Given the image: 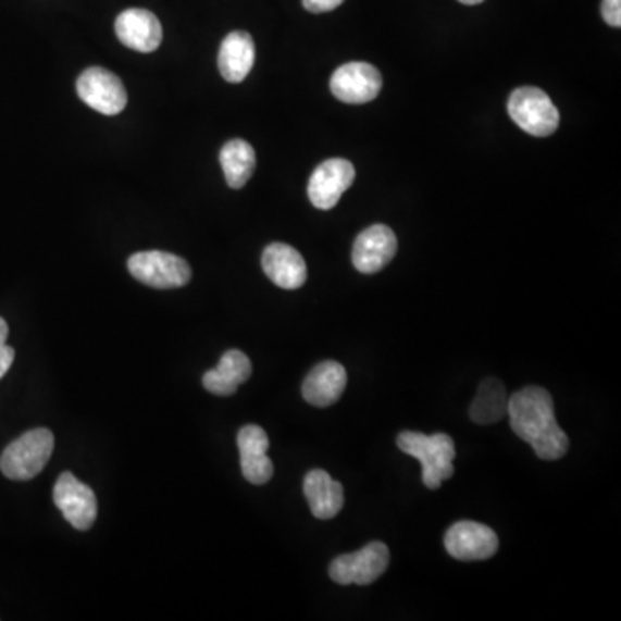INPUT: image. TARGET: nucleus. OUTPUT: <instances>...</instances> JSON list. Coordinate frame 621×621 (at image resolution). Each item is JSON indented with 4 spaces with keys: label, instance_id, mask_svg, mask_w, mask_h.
<instances>
[{
    "label": "nucleus",
    "instance_id": "a878e982",
    "mask_svg": "<svg viewBox=\"0 0 621 621\" xmlns=\"http://www.w3.org/2000/svg\"><path fill=\"white\" fill-rule=\"evenodd\" d=\"M459 2H461V4H467V5H476V4H482L484 0H459Z\"/></svg>",
    "mask_w": 621,
    "mask_h": 621
},
{
    "label": "nucleus",
    "instance_id": "0eeeda50",
    "mask_svg": "<svg viewBox=\"0 0 621 621\" xmlns=\"http://www.w3.org/2000/svg\"><path fill=\"white\" fill-rule=\"evenodd\" d=\"M76 92L85 104L105 116L122 113L128 100L122 79L104 67L85 70L76 82Z\"/></svg>",
    "mask_w": 621,
    "mask_h": 621
},
{
    "label": "nucleus",
    "instance_id": "423d86ee",
    "mask_svg": "<svg viewBox=\"0 0 621 621\" xmlns=\"http://www.w3.org/2000/svg\"><path fill=\"white\" fill-rule=\"evenodd\" d=\"M390 550L384 543H370L358 552L343 555L330 564V579L338 585H370L384 575Z\"/></svg>",
    "mask_w": 621,
    "mask_h": 621
},
{
    "label": "nucleus",
    "instance_id": "7ed1b4c3",
    "mask_svg": "<svg viewBox=\"0 0 621 621\" xmlns=\"http://www.w3.org/2000/svg\"><path fill=\"white\" fill-rule=\"evenodd\" d=\"M54 450V434L47 429L29 430L5 447L0 472L11 480H32L42 472Z\"/></svg>",
    "mask_w": 621,
    "mask_h": 621
},
{
    "label": "nucleus",
    "instance_id": "20e7f679",
    "mask_svg": "<svg viewBox=\"0 0 621 621\" xmlns=\"http://www.w3.org/2000/svg\"><path fill=\"white\" fill-rule=\"evenodd\" d=\"M508 113L523 132L534 137H549L559 126V111L544 90L517 88L508 100Z\"/></svg>",
    "mask_w": 621,
    "mask_h": 621
},
{
    "label": "nucleus",
    "instance_id": "f3484780",
    "mask_svg": "<svg viewBox=\"0 0 621 621\" xmlns=\"http://www.w3.org/2000/svg\"><path fill=\"white\" fill-rule=\"evenodd\" d=\"M252 375V363L243 350H226L216 368L202 376V385L214 396H232Z\"/></svg>",
    "mask_w": 621,
    "mask_h": 621
},
{
    "label": "nucleus",
    "instance_id": "f8f14e48",
    "mask_svg": "<svg viewBox=\"0 0 621 621\" xmlns=\"http://www.w3.org/2000/svg\"><path fill=\"white\" fill-rule=\"evenodd\" d=\"M397 252V238L387 225H373L356 238L352 264L367 275L378 273L393 261Z\"/></svg>",
    "mask_w": 621,
    "mask_h": 621
},
{
    "label": "nucleus",
    "instance_id": "aec40b11",
    "mask_svg": "<svg viewBox=\"0 0 621 621\" xmlns=\"http://www.w3.org/2000/svg\"><path fill=\"white\" fill-rule=\"evenodd\" d=\"M470 417L479 425H494L508 417V396L500 380L487 378L480 384L470 408Z\"/></svg>",
    "mask_w": 621,
    "mask_h": 621
},
{
    "label": "nucleus",
    "instance_id": "9b49d317",
    "mask_svg": "<svg viewBox=\"0 0 621 621\" xmlns=\"http://www.w3.org/2000/svg\"><path fill=\"white\" fill-rule=\"evenodd\" d=\"M444 546L459 561H484L499 549V538L490 526L476 522H458L447 530Z\"/></svg>",
    "mask_w": 621,
    "mask_h": 621
},
{
    "label": "nucleus",
    "instance_id": "dca6fc26",
    "mask_svg": "<svg viewBox=\"0 0 621 621\" xmlns=\"http://www.w3.org/2000/svg\"><path fill=\"white\" fill-rule=\"evenodd\" d=\"M346 385V368L337 361H323L306 376L302 397L314 408H328L343 397Z\"/></svg>",
    "mask_w": 621,
    "mask_h": 621
},
{
    "label": "nucleus",
    "instance_id": "2eb2a0df",
    "mask_svg": "<svg viewBox=\"0 0 621 621\" xmlns=\"http://www.w3.org/2000/svg\"><path fill=\"white\" fill-rule=\"evenodd\" d=\"M263 270L273 284L285 290H296L308 280V266L299 250L287 244L276 243L263 252Z\"/></svg>",
    "mask_w": 621,
    "mask_h": 621
},
{
    "label": "nucleus",
    "instance_id": "1a4fd4ad",
    "mask_svg": "<svg viewBox=\"0 0 621 621\" xmlns=\"http://www.w3.org/2000/svg\"><path fill=\"white\" fill-rule=\"evenodd\" d=\"M382 75L368 63H347L335 70L330 79V90L346 104H367L378 97Z\"/></svg>",
    "mask_w": 621,
    "mask_h": 621
},
{
    "label": "nucleus",
    "instance_id": "6ab92c4d",
    "mask_svg": "<svg viewBox=\"0 0 621 621\" xmlns=\"http://www.w3.org/2000/svg\"><path fill=\"white\" fill-rule=\"evenodd\" d=\"M305 496L318 520H332L344 508V487L325 470H311L305 479Z\"/></svg>",
    "mask_w": 621,
    "mask_h": 621
},
{
    "label": "nucleus",
    "instance_id": "b1692460",
    "mask_svg": "<svg viewBox=\"0 0 621 621\" xmlns=\"http://www.w3.org/2000/svg\"><path fill=\"white\" fill-rule=\"evenodd\" d=\"M14 358H16V352H14L13 347H9L5 344L2 349H0V378L9 372V368L13 367Z\"/></svg>",
    "mask_w": 621,
    "mask_h": 621
},
{
    "label": "nucleus",
    "instance_id": "412c9836",
    "mask_svg": "<svg viewBox=\"0 0 621 621\" xmlns=\"http://www.w3.org/2000/svg\"><path fill=\"white\" fill-rule=\"evenodd\" d=\"M220 163L232 188H243L256 170V152L246 140L235 138L223 146Z\"/></svg>",
    "mask_w": 621,
    "mask_h": 621
},
{
    "label": "nucleus",
    "instance_id": "4468645a",
    "mask_svg": "<svg viewBox=\"0 0 621 621\" xmlns=\"http://www.w3.org/2000/svg\"><path fill=\"white\" fill-rule=\"evenodd\" d=\"M114 28L120 42L138 52H152L163 40L161 23L146 9H128L117 16Z\"/></svg>",
    "mask_w": 621,
    "mask_h": 621
},
{
    "label": "nucleus",
    "instance_id": "393cba45",
    "mask_svg": "<svg viewBox=\"0 0 621 621\" xmlns=\"http://www.w3.org/2000/svg\"><path fill=\"white\" fill-rule=\"evenodd\" d=\"M9 326L5 323L4 318H0V349L5 346V340H8Z\"/></svg>",
    "mask_w": 621,
    "mask_h": 621
},
{
    "label": "nucleus",
    "instance_id": "f257e3e1",
    "mask_svg": "<svg viewBox=\"0 0 621 621\" xmlns=\"http://www.w3.org/2000/svg\"><path fill=\"white\" fill-rule=\"evenodd\" d=\"M508 417L518 437L544 461L563 458L570 438L556 420L555 400L543 387H526L508 399Z\"/></svg>",
    "mask_w": 621,
    "mask_h": 621
},
{
    "label": "nucleus",
    "instance_id": "5701e85b",
    "mask_svg": "<svg viewBox=\"0 0 621 621\" xmlns=\"http://www.w3.org/2000/svg\"><path fill=\"white\" fill-rule=\"evenodd\" d=\"M302 4L309 13L322 14L334 11L338 5L344 4V0H302Z\"/></svg>",
    "mask_w": 621,
    "mask_h": 621
},
{
    "label": "nucleus",
    "instance_id": "4be33fe9",
    "mask_svg": "<svg viewBox=\"0 0 621 621\" xmlns=\"http://www.w3.org/2000/svg\"><path fill=\"white\" fill-rule=\"evenodd\" d=\"M600 13L609 26L620 28L621 26V0H603Z\"/></svg>",
    "mask_w": 621,
    "mask_h": 621
},
{
    "label": "nucleus",
    "instance_id": "9d476101",
    "mask_svg": "<svg viewBox=\"0 0 621 621\" xmlns=\"http://www.w3.org/2000/svg\"><path fill=\"white\" fill-rule=\"evenodd\" d=\"M356 170L347 159H328L314 170L309 178L308 196L314 208L328 211L350 185L355 184Z\"/></svg>",
    "mask_w": 621,
    "mask_h": 621
},
{
    "label": "nucleus",
    "instance_id": "39448f33",
    "mask_svg": "<svg viewBox=\"0 0 621 621\" xmlns=\"http://www.w3.org/2000/svg\"><path fill=\"white\" fill-rule=\"evenodd\" d=\"M128 272L140 284L152 288L184 287L192 278L187 261L163 250H144L128 259Z\"/></svg>",
    "mask_w": 621,
    "mask_h": 621
},
{
    "label": "nucleus",
    "instance_id": "f03ea898",
    "mask_svg": "<svg viewBox=\"0 0 621 621\" xmlns=\"http://www.w3.org/2000/svg\"><path fill=\"white\" fill-rule=\"evenodd\" d=\"M397 447L406 455L417 458L423 467V484L437 490L444 480L455 473V440L447 434L425 435L420 432H402L397 437Z\"/></svg>",
    "mask_w": 621,
    "mask_h": 621
},
{
    "label": "nucleus",
    "instance_id": "a211bd4d",
    "mask_svg": "<svg viewBox=\"0 0 621 621\" xmlns=\"http://www.w3.org/2000/svg\"><path fill=\"white\" fill-rule=\"evenodd\" d=\"M254 40L247 32L226 35L218 54V67L228 84H240L254 66Z\"/></svg>",
    "mask_w": 621,
    "mask_h": 621
},
{
    "label": "nucleus",
    "instance_id": "ddd939ff",
    "mask_svg": "<svg viewBox=\"0 0 621 621\" xmlns=\"http://www.w3.org/2000/svg\"><path fill=\"white\" fill-rule=\"evenodd\" d=\"M238 450H240V468L247 482L254 485H264L272 480L273 463L268 458L270 438L266 432L258 425H246L237 435Z\"/></svg>",
    "mask_w": 621,
    "mask_h": 621
},
{
    "label": "nucleus",
    "instance_id": "6e6552de",
    "mask_svg": "<svg viewBox=\"0 0 621 621\" xmlns=\"http://www.w3.org/2000/svg\"><path fill=\"white\" fill-rule=\"evenodd\" d=\"M54 502L73 529H92L97 518V497L73 473L64 472L54 485Z\"/></svg>",
    "mask_w": 621,
    "mask_h": 621
}]
</instances>
